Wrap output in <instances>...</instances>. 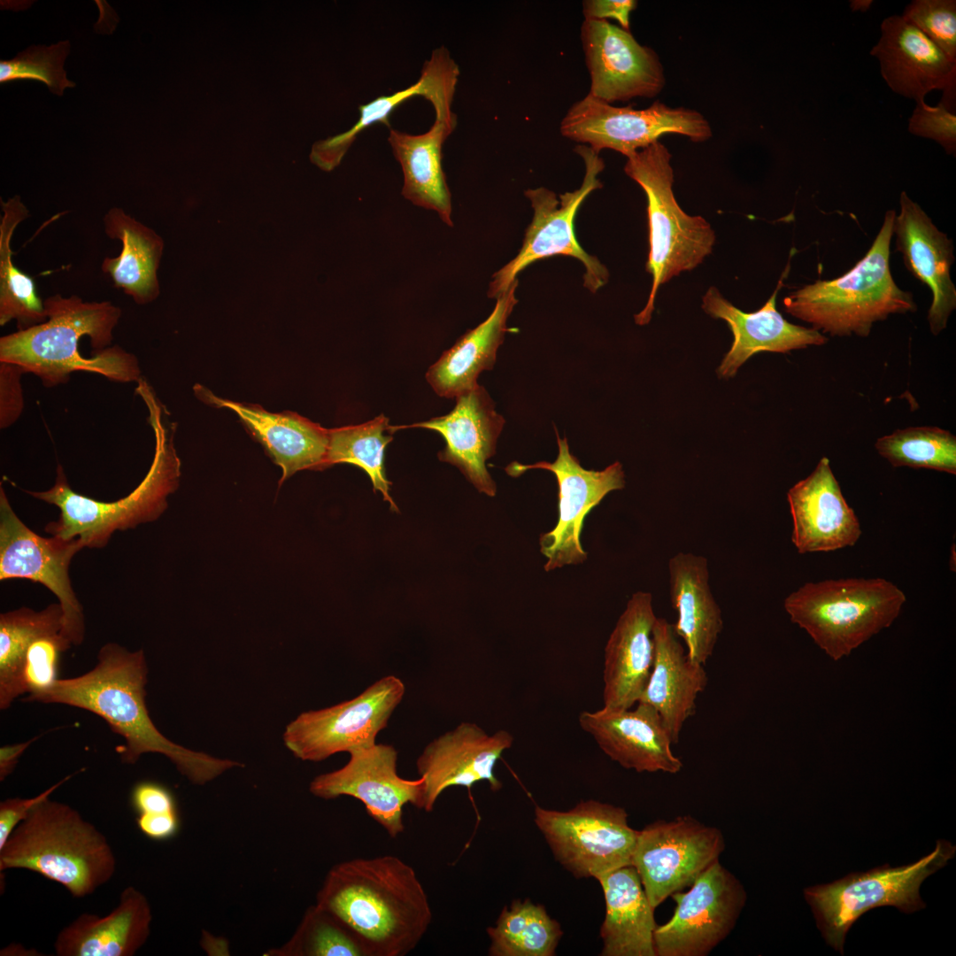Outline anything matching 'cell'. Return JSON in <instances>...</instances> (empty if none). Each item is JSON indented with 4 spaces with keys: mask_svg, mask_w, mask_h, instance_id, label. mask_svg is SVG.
Wrapping results in <instances>:
<instances>
[{
    "mask_svg": "<svg viewBox=\"0 0 956 956\" xmlns=\"http://www.w3.org/2000/svg\"><path fill=\"white\" fill-rule=\"evenodd\" d=\"M554 429L559 447L555 461H539L532 465L513 461L505 468L512 477H519L531 469H544L557 479L558 521L551 531L542 534L539 538L540 551L547 559L544 565L547 572L586 560L588 554L581 543L586 515L609 492L625 487V474L619 461L601 471L585 469L571 454L567 439L560 438L556 427Z\"/></svg>",
    "mask_w": 956,
    "mask_h": 956,
    "instance_id": "16",
    "label": "cell"
},
{
    "mask_svg": "<svg viewBox=\"0 0 956 956\" xmlns=\"http://www.w3.org/2000/svg\"><path fill=\"white\" fill-rule=\"evenodd\" d=\"M72 775L66 776L38 795L29 798H9L0 802V848H2L18 824L23 821L30 810L41 800L50 797L57 789L67 782Z\"/></svg>",
    "mask_w": 956,
    "mask_h": 956,
    "instance_id": "49",
    "label": "cell"
},
{
    "mask_svg": "<svg viewBox=\"0 0 956 956\" xmlns=\"http://www.w3.org/2000/svg\"><path fill=\"white\" fill-rule=\"evenodd\" d=\"M487 934L490 956H553L563 931L544 906L517 899L502 909Z\"/></svg>",
    "mask_w": 956,
    "mask_h": 956,
    "instance_id": "39",
    "label": "cell"
},
{
    "mask_svg": "<svg viewBox=\"0 0 956 956\" xmlns=\"http://www.w3.org/2000/svg\"><path fill=\"white\" fill-rule=\"evenodd\" d=\"M873 4L872 0H852L850 7L852 12H867Z\"/></svg>",
    "mask_w": 956,
    "mask_h": 956,
    "instance_id": "54",
    "label": "cell"
},
{
    "mask_svg": "<svg viewBox=\"0 0 956 956\" xmlns=\"http://www.w3.org/2000/svg\"><path fill=\"white\" fill-rule=\"evenodd\" d=\"M0 221V326L15 320L23 330L47 320L44 302L34 279L13 262L12 239L15 229L29 212L19 196L1 199Z\"/></svg>",
    "mask_w": 956,
    "mask_h": 956,
    "instance_id": "37",
    "label": "cell"
},
{
    "mask_svg": "<svg viewBox=\"0 0 956 956\" xmlns=\"http://www.w3.org/2000/svg\"><path fill=\"white\" fill-rule=\"evenodd\" d=\"M670 599L677 612L674 625L688 648V658L705 665L723 628L721 608L710 585L706 558L678 552L668 561Z\"/></svg>",
    "mask_w": 956,
    "mask_h": 956,
    "instance_id": "32",
    "label": "cell"
},
{
    "mask_svg": "<svg viewBox=\"0 0 956 956\" xmlns=\"http://www.w3.org/2000/svg\"><path fill=\"white\" fill-rule=\"evenodd\" d=\"M581 41L590 78V96L604 102L653 97L665 85L662 65L653 50L630 30L607 20L584 19Z\"/></svg>",
    "mask_w": 956,
    "mask_h": 956,
    "instance_id": "19",
    "label": "cell"
},
{
    "mask_svg": "<svg viewBox=\"0 0 956 956\" xmlns=\"http://www.w3.org/2000/svg\"><path fill=\"white\" fill-rule=\"evenodd\" d=\"M135 822L139 831L144 836L158 842L173 838L181 828L179 812L138 814Z\"/></svg>",
    "mask_w": 956,
    "mask_h": 956,
    "instance_id": "51",
    "label": "cell"
},
{
    "mask_svg": "<svg viewBox=\"0 0 956 956\" xmlns=\"http://www.w3.org/2000/svg\"><path fill=\"white\" fill-rule=\"evenodd\" d=\"M899 205L893 224L896 250L909 273L931 291L928 321L930 332L937 335L946 328L956 308V288L950 272L954 261L952 240L906 191L900 194Z\"/></svg>",
    "mask_w": 956,
    "mask_h": 956,
    "instance_id": "26",
    "label": "cell"
},
{
    "mask_svg": "<svg viewBox=\"0 0 956 956\" xmlns=\"http://www.w3.org/2000/svg\"><path fill=\"white\" fill-rule=\"evenodd\" d=\"M908 132L915 136L937 143L948 155L956 153V114L939 102L930 106L925 101L915 103L908 119Z\"/></svg>",
    "mask_w": 956,
    "mask_h": 956,
    "instance_id": "46",
    "label": "cell"
},
{
    "mask_svg": "<svg viewBox=\"0 0 956 956\" xmlns=\"http://www.w3.org/2000/svg\"><path fill=\"white\" fill-rule=\"evenodd\" d=\"M103 222L106 235L120 241L121 251L116 257L104 258L102 272L135 304L153 302L160 293L157 274L164 249L162 238L120 207L109 209Z\"/></svg>",
    "mask_w": 956,
    "mask_h": 956,
    "instance_id": "35",
    "label": "cell"
},
{
    "mask_svg": "<svg viewBox=\"0 0 956 956\" xmlns=\"http://www.w3.org/2000/svg\"><path fill=\"white\" fill-rule=\"evenodd\" d=\"M790 261L777 286L759 310L744 312L728 301L715 287H710L702 297V309L715 319L725 320L733 334V343L717 369L720 377H733L752 356L762 352L787 353L811 345L821 346L828 338L812 328L786 320L776 308L778 291L789 274Z\"/></svg>",
    "mask_w": 956,
    "mask_h": 956,
    "instance_id": "24",
    "label": "cell"
},
{
    "mask_svg": "<svg viewBox=\"0 0 956 956\" xmlns=\"http://www.w3.org/2000/svg\"><path fill=\"white\" fill-rule=\"evenodd\" d=\"M315 904L355 936L366 956L406 955L433 920L428 894L413 867L389 854L333 866Z\"/></svg>",
    "mask_w": 956,
    "mask_h": 956,
    "instance_id": "2",
    "label": "cell"
},
{
    "mask_svg": "<svg viewBox=\"0 0 956 956\" xmlns=\"http://www.w3.org/2000/svg\"><path fill=\"white\" fill-rule=\"evenodd\" d=\"M63 611L51 604L42 611L22 607L0 615V709L24 694L21 671L26 652L36 639L62 633Z\"/></svg>",
    "mask_w": 956,
    "mask_h": 956,
    "instance_id": "38",
    "label": "cell"
},
{
    "mask_svg": "<svg viewBox=\"0 0 956 956\" xmlns=\"http://www.w3.org/2000/svg\"><path fill=\"white\" fill-rule=\"evenodd\" d=\"M405 692L400 678L386 675L354 698L299 714L287 725L284 744L297 759L312 762L372 746Z\"/></svg>",
    "mask_w": 956,
    "mask_h": 956,
    "instance_id": "13",
    "label": "cell"
},
{
    "mask_svg": "<svg viewBox=\"0 0 956 956\" xmlns=\"http://www.w3.org/2000/svg\"><path fill=\"white\" fill-rule=\"evenodd\" d=\"M670 160V152L658 141L628 157L624 166L625 173L643 189L647 198L650 250L645 270L651 275L652 284L644 308L635 315L638 325L651 320L659 288L700 265L715 243L711 225L679 206L673 192Z\"/></svg>",
    "mask_w": 956,
    "mask_h": 956,
    "instance_id": "8",
    "label": "cell"
},
{
    "mask_svg": "<svg viewBox=\"0 0 956 956\" xmlns=\"http://www.w3.org/2000/svg\"><path fill=\"white\" fill-rule=\"evenodd\" d=\"M26 869L61 884L76 898L114 875L117 860L106 836L68 804L38 802L0 848V871Z\"/></svg>",
    "mask_w": 956,
    "mask_h": 956,
    "instance_id": "5",
    "label": "cell"
},
{
    "mask_svg": "<svg viewBox=\"0 0 956 956\" xmlns=\"http://www.w3.org/2000/svg\"><path fill=\"white\" fill-rule=\"evenodd\" d=\"M0 955L1 956H6V955H19V956H24V955L25 956H28V955L31 956L32 955V956H34V955H40V953H38V952H36V951H34L33 949L28 950V949L25 948L21 944H9L8 946L2 949L1 952H0Z\"/></svg>",
    "mask_w": 956,
    "mask_h": 956,
    "instance_id": "53",
    "label": "cell"
},
{
    "mask_svg": "<svg viewBox=\"0 0 956 956\" xmlns=\"http://www.w3.org/2000/svg\"><path fill=\"white\" fill-rule=\"evenodd\" d=\"M516 280L497 297L490 315L476 328L460 336L426 373V380L435 392L446 398L456 397L479 384L477 378L492 369L497 351L507 332V320L518 303Z\"/></svg>",
    "mask_w": 956,
    "mask_h": 956,
    "instance_id": "34",
    "label": "cell"
},
{
    "mask_svg": "<svg viewBox=\"0 0 956 956\" xmlns=\"http://www.w3.org/2000/svg\"><path fill=\"white\" fill-rule=\"evenodd\" d=\"M152 911L147 897L129 885L104 916L83 913L58 934V956H133L147 942Z\"/></svg>",
    "mask_w": 956,
    "mask_h": 956,
    "instance_id": "31",
    "label": "cell"
},
{
    "mask_svg": "<svg viewBox=\"0 0 956 956\" xmlns=\"http://www.w3.org/2000/svg\"><path fill=\"white\" fill-rule=\"evenodd\" d=\"M195 394L202 401L235 412L252 436L282 469L280 484L304 469L323 470L328 451V429L292 412H269L258 405L217 397L197 384Z\"/></svg>",
    "mask_w": 956,
    "mask_h": 956,
    "instance_id": "28",
    "label": "cell"
},
{
    "mask_svg": "<svg viewBox=\"0 0 956 956\" xmlns=\"http://www.w3.org/2000/svg\"><path fill=\"white\" fill-rule=\"evenodd\" d=\"M652 638V667L638 702L658 712L675 744L685 721L696 712V701L707 684V674L704 665L688 658L674 625L666 619L657 617Z\"/></svg>",
    "mask_w": 956,
    "mask_h": 956,
    "instance_id": "30",
    "label": "cell"
},
{
    "mask_svg": "<svg viewBox=\"0 0 956 956\" xmlns=\"http://www.w3.org/2000/svg\"><path fill=\"white\" fill-rule=\"evenodd\" d=\"M148 666L143 650L129 651L109 643L101 647L96 665L89 672L57 679L50 687L28 694L24 701L62 704L101 717L112 732L122 736L117 748L125 764L136 763L145 753L168 758L192 783L203 785L243 764L219 759L177 744L166 737L151 721L146 706Z\"/></svg>",
    "mask_w": 956,
    "mask_h": 956,
    "instance_id": "1",
    "label": "cell"
},
{
    "mask_svg": "<svg viewBox=\"0 0 956 956\" xmlns=\"http://www.w3.org/2000/svg\"><path fill=\"white\" fill-rule=\"evenodd\" d=\"M671 898V918L654 931L656 956H705L734 929L746 904L739 879L719 860L707 867L687 891Z\"/></svg>",
    "mask_w": 956,
    "mask_h": 956,
    "instance_id": "15",
    "label": "cell"
},
{
    "mask_svg": "<svg viewBox=\"0 0 956 956\" xmlns=\"http://www.w3.org/2000/svg\"><path fill=\"white\" fill-rule=\"evenodd\" d=\"M578 721L602 752L626 769L676 774L683 767L659 714L646 703L638 702L634 710L583 711Z\"/></svg>",
    "mask_w": 956,
    "mask_h": 956,
    "instance_id": "23",
    "label": "cell"
},
{
    "mask_svg": "<svg viewBox=\"0 0 956 956\" xmlns=\"http://www.w3.org/2000/svg\"><path fill=\"white\" fill-rule=\"evenodd\" d=\"M637 6L635 0H586L582 2L585 19H616L621 27L629 30V17Z\"/></svg>",
    "mask_w": 956,
    "mask_h": 956,
    "instance_id": "50",
    "label": "cell"
},
{
    "mask_svg": "<svg viewBox=\"0 0 956 956\" xmlns=\"http://www.w3.org/2000/svg\"><path fill=\"white\" fill-rule=\"evenodd\" d=\"M534 820L556 860L577 878L631 865L638 830L621 806L594 799L567 811L536 806Z\"/></svg>",
    "mask_w": 956,
    "mask_h": 956,
    "instance_id": "11",
    "label": "cell"
},
{
    "mask_svg": "<svg viewBox=\"0 0 956 956\" xmlns=\"http://www.w3.org/2000/svg\"><path fill=\"white\" fill-rule=\"evenodd\" d=\"M906 598L883 578L809 582L786 597L784 610L831 659L849 656L889 628Z\"/></svg>",
    "mask_w": 956,
    "mask_h": 956,
    "instance_id": "7",
    "label": "cell"
},
{
    "mask_svg": "<svg viewBox=\"0 0 956 956\" xmlns=\"http://www.w3.org/2000/svg\"><path fill=\"white\" fill-rule=\"evenodd\" d=\"M956 61V1L914 0L902 15Z\"/></svg>",
    "mask_w": 956,
    "mask_h": 956,
    "instance_id": "44",
    "label": "cell"
},
{
    "mask_svg": "<svg viewBox=\"0 0 956 956\" xmlns=\"http://www.w3.org/2000/svg\"><path fill=\"white\" fill-rule=\"evenodd\" d=\"M574 151L583 159L585 174L579 189L559 195L546 188L528 189L525 196L530 201L534 215L525 232L522 246L517 256L492 276L488 297L497 298L517 280V275L530 264L556 255L575 258L583 264V285L592 293L604 287L609 280L607 268L594 256L587 253L576 240L574 219L585 198L603 184L598 178L605 168L598 153L586 145H578Z\"/></svg>",
    "mask_w": 956,
    "mask_h": 956,
    "instance_id": "10",
    "label": "cell"
},
{
    "mask_svg": "<svg viewBox=\"0 0 956 956\" xmlns=\"http://www.w3.org/2000/svg\"><path fill=\"white\" fill-rule=\"evenodd\" d=\"M724 850L721 829L684 815L659 820L638 830L631 865L656 908L690 886Z\"/></svg>",
    "mask_w": 956,
    "mask_h": 956,
    "instance_id": "14",
    "label": "cell"
},
{
    "mask_svg": "<svg viewBox=\"0 0 956 956\" xmlns=\"http://www.w3.org/2000/svg\"><path fill=\"white\" fill-rule=\"evenodd\" d=\"M559 131L564 137L589 145L597 153L610 149L627 158L665 134L685 135L695 143L712 136L708 121L695 110L671 108L659 101L641 110L630 104L619 107L590 94L572 104Z\"/></svg>",
    "mask_w": 956,
    "mask_h": 956,
    "instance_id": "12",
    "label": "cell"
},
{
    "mask_svg": "<svg viewBox=\"0 0 956 956\" xmlns=\"http://www.w3.org/2000/svg\"><path fill=\"white\" fill-rule=\"evenodd\" d=\"M71 645V642L61 632L40 637L32 643L22 665L24 694L44 690L58 679L57 675L60 655Z\"/></svg>",
    "mask_w": 956,
    "mask_h": 956,
    "instance_id": "45",
    "label": "cell"
},
{
    "mask_svg": "<svg viewBox=\"0 0 956 956\" xmlns=\"http://www.w3.org/2000/svg\"><path fill=\"white\" fill-rule=\"evenodd\" d=\"M69 51L68 40L50 46L32 45L12 59L0 61V83L33 80L44 83L53 94L62 96L66 89L76 85L67 79L64 69Z\"/></svg>",
    "mask_w": 956,
    "mask_h": 956,
    "instance_id": "43",
    "label": "cell"
},
{
    "mask_svg": "<svg viewBox=\"0 0 956 956\" xmlns=\"http://www.w3.org/2000/svg\"><path fill=\"white\" fill-rule=\"evenodd\" d=\"M390 426L389 418L380 414L362 424L328 429L326 467L350 463L362 468L372 482L374 492L380 491L390 510L398 512L389 494L391 482L386 477L384 467V451L393 439L384 432L391 433Z\"/></svg>",
    "mask_w": 956,
    "mask_h": 956,
    "instance_id": "40",
    "label": "cell"
},
{
    "mask_svg": "<svg viewBox=\"0 0 956 956\" xmlns=\"http://www.w3.org/2000/svg\"><path fill=\"white\" fill-rule=\"evenodd\" d=\"M896 212L888 210L865 256L840 277L805 285L783 298L787 313L832 336L867 337L874 323L915 312L911 292L894 281L890 246Z\"/></svg>",
    "mask_w": 956,
    "mask_h": 956,
    "instance_id": "6",
    "label": "cell"
},
{
    "mask_svg": "<svg viewBox=\"0 0 956 956\" xmlns=\"http://www.w3.org/2000/svg\"><path fill=\"white\" fill-rule=\"evenodd\" d=\"M787 500L793 524L791 541L798 553L834 551L853 546L860 539V520L827 457L788 490Z\"/></svg>",
    "mask_w": 956,
    "mask_h": 956,
    "instance_id": "25",
    "label": "cell"
},
{
    "mask_svg": "<svg viewBox=\"0 0 956 956\" xmlns=\"http://www.w3.org/2000/svg\"><path fill=\"white\" fill-rule=\"evenodd\" d=\"M47 320L0 338V362L35 375L46 388L67 383L73 372L115 382H137V357L111 346L121 309L110 301L86 302L55 294L43 300Z\"/></svg>",
    "mask_w": 956,
    "mask_h": 956,
    "instance_id": "3",
    "label": "cell"
},
{
    "mask_svg": "<svg viewBox=\"0 0 956 956\" xmlns=\"http://www.w3.org/2000/svg\"><path fill=\"white\" fill-rule=\"evenodd\" d=\"M36 738L23 743L3 745L0 748V781L4 782L12 774L20 756Z\"/></svg>",
    "mask_w": 956,
    "mask_h": 956,
    "instance_id": "52",
    "label": "cell"
},
{
    "mask_svg": "<svg viewBox=\"0 0 956 956\" xmlns=\"http://www.w3.org/2000/svg\"><path fill=\"white\" fill-rule=\"evenodd\" d=\"M268 956H366L355 936L335 916L311 906L296 931L284 944L269 950Z\"/></svg>",
    "mask_w": 956,
    "mask_h": 956,
    "instance_id": "42",
    "label": "cell"
},
{
    "mask_svg": "<svg viewBox=\"0 0 956 956\" xmlns=\"http://www.w3.org/2000/svg\"><path fill=\"white\" fill-rule=\"evenodd\" d=\"M137 396L148 409L155 437L154 458L148 473L128 495L117 501L102 502L73 490L58 465L50 489L27 491L59 509L58 520L45 527L48 533L64 539L78 538L84 547L102 548L115 531L152 521L166 508V498L176 490L181 474V462L173 446L174 427L164 418L166 409L151 386H142Z\"/></svg>",
    "mask_w": 956,
    "mask_h": 956,
    "instance_id": "4",
    "label": "cell"
},
{
    "mask_svg": "<svg viewBox=\"0 0 956 956\" xmlns=\"http://www.w3.org/2000/svg\"><path fill=\"white\" fill-rule=\"evenodd\" d=\"M129 800L136 815L179 812L173 792L155 781L136 783L131 790Z\"/></svg>",
    "mask_w": 956,
    "mask_h": 956,
    "instance_id": "48",
    "label": "cell"
},
{
    "mask_svg": "<svg viewBox=\"0 0 956 956\" xmlns=\"http://www.w3.org/2000/svg\"><path fill=\"white\" fill-rule=\"evenodd\" d=\"M955 851L950 842L937 840L932 852L912 864L898 867L885 865L805 889V898L825 941L843 954L849 929L864 913L883 906L904 913L925 908L920 896L921 883L944 867Z\"/></svg>",
    "mask_w": 956,
    "mask_h": 956,
    "instance_id": "9",
    "label": "cell"
},
{
    "mask_svg": "<svg viewBox=\"0 0 956 956\" xmlns=\"http://www.w3.org/2000/svg\"><path fill=\"white\" fill-rule=\"evenodd\" d=\"M82 548L78 538L35 534L16 515L0 487V580L22 578L48 588L63 611L62 635L74 645L82 643L85 624L82 606L71 585L69 566Z\"/></svg>",
    "mask_w": 956,
    "mask_h": 956,
    "instance_id": "17",
    "label": "cell"
},
{
    "mask_svg": "<svg viewBox=\"0 0 956 956\" xmlns=\"http://www.w3.org/2000/svg\"><path fill=\"white\" fill-rule=\"evenodd\" d=\"M456 125L435 119L424 134L412 135L390 128L388 136L403 171V197L415 205L436 212L451 227V197L442 168V147Z\"/></svg>",
    "mask_w": 956,
    "mask_h": 956,
    "instance_id": "36",
    "label": "cell"
},
{
    "mask_svg": "<svg viewBox=\"0 0 956 956\" xmlns=\"http://www.w3.org/2000/svg\"><path fill=\"white\" fill-rule=\"evenodd\" d=\"M599 882L605 902L600 928L602 956H656L658 926L639 875L632 865L608 872Z\"/></svg>",
    "mask_w": 956,
    "mask_h": 956,
    "instance_id": "33",
    "label": "cell"
},
{
    "mask_svg": "<svg viewBox=\"0 0 956 956\" xmlns=\"http://www.w3.org/2000/svg\"><path fill=\"white\" fill-rule=\"evenodd\" d=\"M656 620L651 594L634 593L605 647V707L629 709L639 701L652 667Z\"/></svg>",
    "mask_w": 956,
    "mask_h": 956,
    "instance_id": "27",
    "label": "cell"
},
{
    "mask_svg": "<svg viewBox=\"0 0 956 956\" xmlns=\"http://www.w3.org/2000/svg\"><path fill=\"white\" fill-rule=\"evenodd\" d=\"M513 743L509 731L489 735L473 722H461L432 740L416 759L417 772L424 779L422 810L432 812L441 793L451 786L470 789L485 781L498 790L502 784L494 769Z\"/></svg>",
    "mask_w": 956,
    "mask_h": 956,
    "instance_id": "21",
    "label": "cell"
},
{
    "mask_svg": "<svg viewBox=\"0 0 956 956\" xmlns=\"http://www.w3.org/2000/svg\"><path fill=\"white\" fill-rule=\"evenodd\" d=\"M459 76V67L448 50L444 46L435 49L424 62L420 79L414 84L360 105L359 118L351 128L312 145L311 161L324 171H332L340 164L358 134L376 123L389 127L391 112L415 96H421L432 104L436 117L452 116Z\"/></svg>",
    "mask_w": 956,
    "mask_h": 956,
    "instance_id": "29",
    "label": "cell"
},
{
    "mask_svg": "<svg viewBox=\"0 0 956 956\" xmlns=\"http://www.w3.org/2000/svg\"><path fill=\"white\" fill-rule=\"evenodd\" d=\"M870 55L894 93L918 103L929 92L942 90L940 103L955 112L956 61L901 15L882 21Z\"/></svg>",
    "mask_w": 956,
    "mask_h": 956,
    "instance_id": "20",
    "label": "cell"
},
{
    "mask_svg": "<svg viewBox=\"0 0 956 956\" xmlns=\"http://www.w3.org/2000/svg\"><path fill=\"white\" fill-rule=\"evenodd\" d=\"M455 398L454 408L446 415L412 425L390 426V431L423 428L439 433L445 447L438 452V459L457 466L479 492L494 497L497 485L486 460L496 453L505 419L496 412L494 402L481 385Z\"/></svg>",
    "mask_w": 956,
    "mask_h": 956,
    "instance_id": "22",
    "label": "cell"
},
{
    "mask_svg": "<svg viewBox=\"0 0 956 956\" xmlns=\"http://www.w3.org/2000/svg\"><path fill=\"white\" fill-rule=\"evenodd\" d=\"M18 366L0 362V428H6L19 418L24 409L21 376Z\"/></svg>",
    "mask_w": 956,
    "mask_h": 956,
    "instance_id": "47",
    "label": "cell"
},
{
    "mask_svg": "<svg viewBox=\"0 0 956 956\" xmlns=\"http://www.w3.org/2000/svg\"><path fill=\"white\" fill-rule=\"evenodd\" d=\"M875 448L894 467L931 469L956 474V436L938 427L897 429L878 438Z\"/></svg>",
    "mask_w": 956,
    "mask_h": 956,
    "instance_id": "41",
    "label": "cell"
},
{
    "mask_svg": "<svg viewBox=\"0 0 956 956\" xmlns=\"http://www.w3.org/2000/svg\"><path fill=\"white\" fill-rule=\"evenodd\" d=\"M349 754L343 767L314 777L310 792L323 799L341 796L358 799L390 837H397L405 831L404 806L423 807L424 779L408 780L398 775V752L390 744H374Z\"/></svg>",
    "mask_w": 956,
    "mask_h": 956,
    "instance_id": "18",
    "label": "cell"
}]
</instances>
